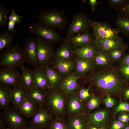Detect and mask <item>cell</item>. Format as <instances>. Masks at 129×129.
<instances>
[{"label": "cell", "instance_id": "obj_47", "mask_svg": "<svg viewBox=\"0 0 129 129\" xmlns=\"http://www.w3.org/2000/svg\"><path fill=\"white\" fill-rule=\"evenodd\" d=\"M6 123L3 114L0 113V129H3L5 128V124Z\"/></svg>", "mask_w": 129, "mask_h": 129}, {"label": "cell", "instance_id": "obj_12", "mask_svg": "<svg viewBox=\"0 0 129 129\" xmlns=\"http://www.w3.org/2000/svg\"><path fill=\"white\" fill-rule=\"evenodd\" d=\"M21 75L15 68L1 67L0 69V82L12 87L20 85Z\"/></svg>", "mask_w": 129, "mask_h": 129}, {"label": "cell", "instance_id": "obj_24", "mask_svg": "<svg viewBox=\"0 0 129 129\" xmlns=\"http://www.w3.org/2000/svg\"><path fill=\"white\" fill-rule=\"evenodd\" d=\"M12 88L7 85L0 84V108L4 110L10 107Z\"/></svg>", "mask_w": 129, "mask_h": 129}, {"label": "cell", "instance_id": "obj_8", "mask_svg": "<svg viewBox=\"0 0 129 129\" xmlns=\"http://www.w3.org/2000/svg\"><path fill=\"white\" fill-rule=\"evenodd\" d=\"M54 118L52 111L45 104L38 105L28 124L41 129H45Z\"/></svg>", "mask_w": 129, "mask_h": 129}, {"label": "cell", "instance_id": "obj_48", "mask_svg": "<svg viewBox=\"0 0 129 129\" xmlns=\"http://www.w3.org/2000/svg\"><path fill=\"white\" fill-rule=\"evenodd\" d=\"M88 3L92 8V11H93L95 9L96 5L97 2L96 0H89Z\"/></svg>", "mask_w": 129, "mask_h": 129}, {"label": "cell", "instance_id": "obj_37", "mask_svg": "<svg viewBox=\"0 0 129 129\" xmlns=\"http://www.w3.org/2000/svg\"><path fill=\"white\" fill-rule=\"evenodd\" d=\"M89 88L79 87L76 92L80 99L85 104L91 95L89 93Z\"/></svg>", "mask_w": 129, "mask_h": 129}, {"label": "cell", "instance_id": "obj_50", "mask_svg": "<svg viewBox=\"0 0 129 129\" xmlns=\"http://www.w3.org/2000/svg\"><path fill=\"white\" fill-rule=\"evenodd\" d=\"M124 95V99H129V87L125 90Z\"/></svg>", "mask_w": 129, "mask_h": 129}, {"label": "cell", "instance_id": "obj_56", "mask_svg": "<svg viewBox=\"0 0 129 129\" xmlns=\"http://www.w3.org/2000/svg\"></svg>", "mask_w": 129, "mask_h": 129}, {"label": "cell", "instance_id": "obj_33", "mask_svg": "<svg viewBox=\"0 0 129 129\" xmlns=\"http://www.w3.org/2000/svg\"><path fill=\"white\" fill-rule=\"evenodd\" d=\"M45 129H68L66 120L54 118Z\"/></svg>", "mask_w": 129, "mask_h": 129}, {"label": "cell", "instance_id": "obj_7", "mask_svg": "<svg viewBox=\"0 0 129 129\" xmlns=\"http://www.w3.org/2000/svg\"><path fill=\"white\" fill-rule=\"evenodd\" d=\"M30 32L38 37L42 38L51 44L60 43L62 36L56 29L44 25L39 22H35L29 27Z\"/></svg>", "mask_w": 129, "mask_h": 129}, {"label": "cell", "instance_id": "obj_18", "mask_svg": "<svg viewBox=\"0 0 129 129\" xmlns=\"http://www.w3.org/2000/svg\"><path fill=\"white\" fill-rule=\"evenodd\" d=\"M34 86L47 93L49 89L48 81L43 68L34 67L32 70Z\"/></svg>", "mask_w": 129, "mask_h": 129}, {"label": "cell", "instance_id": "obj_53", "mask_svg": "<svg viewBox=\"0 0 129 129\" xmlns=\"http://www.w3.org/2000/svg\"><path fill=\"white\" fill-rule=\"evenodd\" d=\"M123 129H129V124L127 126Z\"/></svg>", "mask_w": 129, "mask_h": 129}, {"label": "cell", "instance_id": "obj_52", "mask_svg": "<svg viewBox=\"0 0 129 129\" xmlns=\"http://www.w3.org/2000/svg\"><path fill=\"white\" fill-rule=\"evenodd\" d=\"M90 129H105V128L104 127L99 128H97L92 126L91 127Z\"/></svg>", "mask_w": 129, "mask_h": 129}, {"label": "cell", "instance_id": "obj_11", "mask_svg": "<svg viewBox=\"0 0 129 129\" xmlns=\"http://www.w3.org/2000/svg\"><path fill=\"white\" fill-rule=\"evenodd\" d=\"M86 107L76 93L67 96L66 114L67 117L86 114Z\"/></svg>", "mask_w": 129, "mask_h": 129}, {"label": "cell", "instance_id": "obj_10", "mask_svg": "<svg viewBox=\"0 0 129 129\" xmlns=\"http://www.w3.org/2000/svg\"><path fill=\"white\" fill-rule=\"evenodd\" d=\"M89 20L82 12L75 14L70 23L69 28L67 31L66 38L88 31L90 27Z\"/></svg>", "mask_w": 129, "mask_h": 129}, {"label": "cell", "instance_id": "obj_19", "mask_svg": "<svg viewBox=\"0 0 129 129\" xmlns=\"http://www.w3.org/2000/svg\"><path fill=\"white\" fill-rule=\"evenodd\" d=\"M76 73L78 76H84L93 71L96 66L93 58L87 59L76 57Z\"/></svg>", "mask_w": 129, "mask_h": 129}, {"label": "cell", "instance_id": "obj_46", "mask_svg": "<svg viewBox=\"0 0 129 129\" xmlns=\"http://www.w3.org/2000/svg\"><path fill=\"white\" fill-rule=\"evenodd\" d=\"M129 1V0H110L111 3L113 5H122L124 6Z\"/></svg>", "mask_w": 129, "mask_h": 129}, {"label": "cell", "instance_id": "obj_1", "mask_svg": "<svg viewBox=\"0 0 129 129\" xmlns=\"http://www.w3.org/2000/svg\"><path fill=\"white\" fill-rule=\"evenodd\" d=\"M97 68L90 76L92 88L98 93L111 97L123 95L125 90L129 87V84L118 68L113 65Z\"/></svg>", "mask_w": 129, "mask_h": 129}, {"label": "cell", "instance_id": "obj_29", "mask_svg": "<svg viewBox=\"0 0 129 129\" xmlns=\"http://www.w3.org/2000/svg\"><path fill=\"white\" fill-rule=\"evenodd\" d=\"M96 48L94 44L77 48L74 49L76 57L87 59L93 58Z\"/></svg>", "mask_w": 129, "mask_h": 129}, {"label": "cell", "instance_id": "obj_32", "mask_svg": "<svg viewBox=\"0 0 129 129\" xmlns=\"http://www.w3.org/2000/svg\"><path fill=\"white\" fill-rule=\"evenodd\" d=\"M123 15L117 20L120 30L126 37H129V16L123 13Z\"/></svg>", "mask_w": 129, "mask_h": 129}, {"label": "cell", "instance_id": "obj_51", "mask_svg": "<svg viewBox=\"0 0 129 129\" xmlns=\"http://www.w3.org/2000/svg\"><path fill=\"white\" fill-rule=\"evenodd\" d=\"M25 129H41L37 127L32 126L30 125L27 126Z\"/></svg>", "mask_w": 129, "mask_h": 129}, {"label": "cell", "instance_id": "obj_6", "mask_svg": "<svg viewBox=\"0 0 129 129\" xmlns=\"http://www.w3.org/2000/svg\"><path fill=\"white\" fill-rule=\"evenodd\" d=\"M37 64L42 68L50 66L55 52L51 45L44 39L37 38Z\"/></svg>", "mask_w": 129, "mask_h": 129}, {"label": "cell", "instance_id": "obj_3", "mask_svg": "<svg viewBox=\"0 0 129 129\" xmlns=\"http://www.w3.org/2000/svg\"><path fill=\"white\" fill-rule=\"evenodd\" d=\"M67 96L57 87L49 89L46 93L45 104L55 118L66 120Z\"/></svg>", "mask_w": 129, "mask_h": 129}, {"label": "cell", "instance_id": "obj_22", "mask_svg": "<svg viewBox=\"0 0 129 129\" xmlns=\"http://www.w3.org/2000/svg\"><path fill=\"white\" fill-rule=\"evenodd\" d=\"M38 105L27 96L20 105L18 110L27 118H32L37 110Z\"/></svg>", "mask_w": 129, "mask_h": 129}, {"label": "cell", "instance_id": "obj_27", "mask_svg": "<svg viewBox=\"0 0 129 129\" xmlns=\"http://www.w3.org/2000/svg\"><path fill=\"white\" fill-rule=\"evenodd\" d=\"M46 93L34 86L27 91V96L40 106L45 104Z\"/></svg>", "mask_w": 129, "mask_h": 129}, {"label": "cell", "instance_id": "obj_17", "mask_svg": "<svg viewBox=\"0 0 129 129\" xmlns=\"http://www.w3.org/2000/svg\"><path fill=\"white\" fill-rule=\"evenodd\" d=\"M94 44L97 48L106 52L115 49L126 50L128 47V45L124 43L123 39L94 40Z\"/></svg>", "mask_w": 129, "mask_h": 129}, {"label": "cell", "instance_id": "obj_31", "mask_svg": "<svg viewBox=\"0 0 129 129\" xmlns=\"http://www.w3.org/2000/svg\"><path fill=\"white\" fill-rule=\"evenodd\" d=\"M14 35L8 33L6 31H0V52L3 51L11 45Z\"/></svg>", "mask_w": 129, "mask_h": 129}, {"label": "cell", "instance_id": "obj_35", "mask_svg": "<svg viewBox=\"0 0 129 129\" xmlns=\"http://www.w3.org/2000/svg\"><path fill=\"white\" fill-rule=\"evenodd\" d=\"M8 10L1 3L0 4V28L5 26L9 21L7 15Z\"/></svg>", "mask_w": 129, "mask_h": 129}, {"label": "cell", "instance_id": "obj_44", "mask_svg": "<svg viewBox=\"0 0 129 129\" xmlns=\"http://www.w3.org/2000/svg\"><path fill=\"white\" fill-rule=\"evenodd\" d=\"M15 23L12 21L9 20L8 23V29L6 31L7 32L9 33V31L14 33L15 32V30L14 27Z\"/></svg>", "mask_w": 129, "mask_h": 129}, {"label": "cell", "instance_id": "obj_43", "mask_svg": "<svg viewBox=\"0 0 129 129\" xmlns=\"http://www.w3.org/2000/svg\"><path fill=\"white\" fill-rule=\"evenodd\" d=\"M104 101L106 107L108 108H111L116 103V101L111 96L107 95L104 99Z\"/></svg>", "mask_w": 129, "mask_h": 129}, {"label": "cell", "instance_id": "obj_13", "mask_svg": "<svg viewBox=\"0 0 129 129\" xmlns=\"http://www.w3.org/2000/svg\"><path fill=\"white\" fill-rule=\"evenodd\" d=\"M63 42L70 45L73 49L86 46L93 45L94 39L92 33L88 31L63 39Z\"/></svg>", "mask_w": 129, "mask_h": 129}, {"label": "cell", "instance_id": "obj_45", "mask_svg": "<svg viewBox=\"0 0 129 129\" xmlns=\"http://www.w3.org/2000/svg\"><path fill=\"white\" fill-rule=\"evenodd\" d=\"M120 65H129V54H126L120 60Z\"/></svg>", "mask_w": 129, "mask_h": 129}, {"label": "cell", "instance_id": "obj_2", "mask_svg": "<svg viewBox=\"0 0 129 129\" xmlns=\"http://www.w3.org/2000/svg\"><path fill=\"white\" fill-rule=\"evenodd\" d=\"M39 22L51 28L64 30L69 23L64 13L56 8L51 7L41 11L38 16Z\"/></svg>", "mask_w": 129, "mask_h": 129}, {"label": "cell", "instance_id": "obj_15", "mask_svg": "<svg viewBox=\"0 0 129 129\" xmlns=\"http://www.w3.org/2000/svg\"><path fill=\"white\" fill-rule=\"evenodd\" d=\"M37 44V38H30L26 40L23 49L25 61L34 67L38 65Z\"/></svg>", "mask_w": 129, "mask_h": 129}, {"label": "cell", "instance_id": "obj_25", "mask_svg": "<svg viewBox=\"0 0 129 129\" xmlns=\"http://www.w3.org/2000/svg\"><path fill=\"white\" fill-rule=\"evenodd\" d=\"M75 55L74 49L68 44L63 42L55 52L57 60L66 61L71 59Z\"/></svg>", "mask_w": 129, "mask_h": 129}, {"label": "cell", "instance_id": "obj_20", "mask_svg": "<svg viewBox=\"0 0 129 129\" xmlns=\"http://www.w3.org/2000/svg\"><path fill=\"white\" fill-rule=\"evenodd\" d=\"M27 95V91L20 86L12 87L11 102L12 107L18 110Z\"/></svg>", "mask_w": 129, "mask_h": 129}, {"label": "cell", "instance_id": "obj_9", "mask_svg": "<svg viewBox=\"0 0 129 129\" xmlns=\"http://www.w3.org/2000/svg\"><path fill=\"white\" fill-rule=\"evenodd\" d=\"M3 114L10 129L26 128L29 122L22 116L19 110L13 107L4 110Z\"/></svg>", "mask_w": 129, "mask_h": 129}, {"label": "cell", "instance_id": "obj_42", "mask_svg": "<svg viewBox=\"0 0 129 129\" xmlns=\"http://www.w3.org/2000/svg\"><path fill=\"white\" fill-rule=\"evenodd\" d=\"M118 118V120L125 124H129V112H121Z\"/></svg>", "mask_w": 129, "mask_h": 129}, {"label": "cell", "instance_id": "obj_41", "mask_svg": "<svg viewBox=\"0 0 129 129\" xmlns=\"http://www.w3.org/2000/svg\"><path fill=\"white\" fill-rule=\"evenodd\" d=\"M129 124L124 123L118 120H115L112 122L110 129H123Z\"/></svg>", "mask_w": 129, "mask_h": 129}, {"label": "cell", "instance_id": "obj_16", "mask_svg": "<svg viewBox=\"0 0 129 129\" xmlns=\"http://www.w3.org/2000/svg\"><path fill=\"white\" fill-rule=\"evenodd\" d=\"M86 116L89 124L97 128L104 127L110 121L109 113L107 110L96 111L86 113Z\"/></svg>", "mask_w": 129, "mask_h": 129}, {"label": "cell", "instance_id": "obj_26", "mask_svg": "<svg viewBox=\"0 0 129 129\" xmlns=\"http://www.w3.org/2000/svg\"><path fill=\"white\" fill-rule=\"evenodd\" d=\"M21 68L22 73L20 85L27 91L34 86L32 70L26 68L24 66Z\"/></svg>", "mask_w": 129, "mask_h": 129}, {"label": "cell", "instance_id": "obj_23", "mask_svg": "<svg viewBox=\"0 0 129 129\" xmlns=\"http://www.w3.org/2000/svg\"><path fill=\"white\" fill-rule=\"evenodd\" d=\"M67 117L66 120L68 129H87L89 123L86 114Z\"/></svg>", "mask_w": 129, "mask_h": 129}, {"label": "cell", "instance_id": "obj_28", "mask_svg": "<svg viewBox=\"0 0 129 129\" xmlns=\"http://www.w3.org/2000/svg\"><path fill=\"white\" fill-rule=\"evenodd\" d=\"M43 68L45 72L48 81L49 89L57 88L61 81L59 75L56 70L50 66Z\"/></svg>", "mask_w": 129, "mask_h": 129}, {"label": "cell", "instance_id": "obj_54", "mask_svg": "<svg viewBox=\"0 0 129 129\" xmlns=\"http://www.w3.org/2000/svg\"><path fill=\"white\" fill-rule=\"evenodd\" d=\"M3 129H10L7 127V128H5Z\"/></svg>", "mask_w": 129, "mask_h": 129}, {"label": "cell", "instance_id": "obj_39", "mask_svg": "<svg viewBox=\"0 0 129 129\" xmlns=\"http://www.w3.org/2000/svg\"><path fill=\"white\" fill-rule=\"evenodd\" d=\"M9 20H11L15 23H18L22 22L21 19L22 18L23 16L18 15L15 12L14 9L12 8L10 15L8 16Z\"/></svg>", "mask_w": 129, "mask_h": 129}, {"label": "cell", "instance_id": "obj_5", "mask_svg": "<svg viewBox=\"0 0 129 129\" xmlns=\"http://www.w3.org/2000/svg\"><path fill=\"white\" fill-rule=\"evenodd\" d=\"M89 24L92 29L94 40L109 39L120 40L123 39L118 36L121 32L119 29L112 27L105 23L90 20Z\"/></svg>", "mask_w": 129, "mask_h": 129}, {"label": "cell", "instance_id": "obj_14", "mask_svg": "<svg viewBox=\"0 0 129 129\" xmlns=\"http://www.w3.org/2000/svg\"><path fill=\"white\" fill-rule=\"evenodd\" d=\"M79 77L74 74H70L61 81L57 88L66 96L75 93L79 87Z\"/></svg>", "mask_w": 129, "mask_h": 129}, {"label": "cell", "instance_id": "obj_49", "mask_svg": "<svg viewBox=\"0 0 129 129\" xmlns=\"http://www.w3.org/2000/svg\"><path fill=\"white\" fill-rule=\"evenodd\" d=\"M123 13L129 16V1L122 8Z\"/></svg>", "mask_w": 129, "mask_h": 129}, {"label": "cell", "instance_id": "obj_38", "mask_svg": "<svg viewBox=\"0 0 129 129\" xmlns=\"http://www.w3.org/2000/svg\"><path fill=\"white\" fill-rule=\"evenodd\" d=\"M113 111L115 113L122 112H129V103L126 102H121Z\"/></svg>", "mask_w": 129, "mask_h": 129}, {"label": "cell", "instance_id": "obj_36", "mask_svg": "<svg viewBox=\"0 0 129 129\" xmlns=\"http://www.w3.org/2000/svg\"><path fill=\"white\" fill-rule=\"evenodd\" d=\"M126 50L122 49H115L108 52L109 55L114 62L115 61L120 60L126 54Z\"/></svg>", "mask_w": 129, "mask_h": 129}, {"label": "cell", "instance_id": "obj_55", "mask_svg": "<svg viewBox=\"0 0 129 129\" xmlns=\"http://www.w3.org/2000/svg\"><path fill=\"white\" fill-rule=\"evenodd\" d=\"M26 128H21L19 129H25Z\"/></svg>", "mask_w": 129, "mask_h": 129}, {"label": "cell", "instance_id": "obj_21", "mask_svg": "<svg viewBox=\"0 0 129 129\" xmlns=\"http://www.w3.org/2000/svg\"><path fill=\"white\" fill-rule=\"evenodd\" d=\"M93 58L96 67H98L111 65H113L114 62L111 58L108 52L104 51L97 48Z\"/></svg>", "mask_w": 129, "mask_h": 129}, {"label": "cell", "instance_id": "obj_4", "mask_svg": "<svg viewBox=\"0 0 129 129\" xmlns=\"http://www.w3.org/2000/svg\"><path fill=\"white\" fill-rule=\"evenodd\" d=\"M25 59L23 49L18 44L4 50L0 55V66L14 68L24 66Z\"/></svg>", "mask_w": 129, "mask_h": 129}, {"label": "cell", "instance_id": "obj_34", "mask_svg": "<svg viewBox=\"0 0 129 129\" xmlns=\"http://www.w3.org/2000/svg\"><path fill=\"white\" fill-rule=\"evenodd\" d=\"M100 103L99 98L93 95H91L85 103L86 111L89 112L98 107Z\"/></svg>", "mask_w": 129, "mask_h": 129}, {"label": "cell", "instance_id": "obj_40", "mask_svg": "<svg viewBox=\"0 0 129 129\" xmlns=\"http://www.w3.org/2000/svg\"><path fill=\"white\" fill-rule=\"evenodd\" d=\"M119 70L124 77L129 81V65H120Z\"/></svg>", "mask_w": 129, "mask_h": 129}, {"label": "cell", "instance_id": "obj_30", "mask_svg": "<svg viewBox=\"0 0 129 129\" xmlns=\"http://www.w3.org/2000/svg\"><path fill=\"white\" fill-rule=\"evenodd\" d=\"M53 65L54 67L60 73L65 74L76 68V63L71 59L62 61L56 60L54 63Z\"/></svg>", "mask_w": 129, "mask_h": 129}]
</instances>
